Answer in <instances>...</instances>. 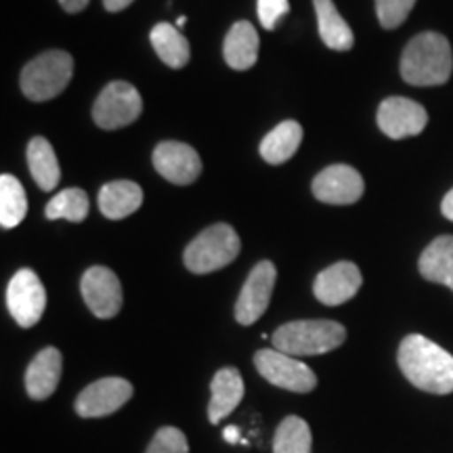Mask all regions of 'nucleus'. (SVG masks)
I'll return each mask as SVG.
<instances>
[{
    "instance_id": "nucleus-1",
    "label": "nucleus",
    "mask_w": 453,
    "mask_h": 453,
    "mask_svg": "<svg viewBox=\"0 0 453 453\" xmlns=\"http://www.w3.org/2000/svg\"><path fill=\"white\" fill-rule=\"evenodd\" d=\"M396 361L403 376L416 388L430 395L453 393V355L426 336H405Z\"/></svg>"
},
{
    "instance_id": "nucleus-2",
    "label": "nucleus",
    "mask_w": 453,
    "mask_h": 453,
    "mask_svg": "<svg viewBox=\"0 0 453 453\" xmlns=\"http://www.w3.org/2000/svg\"><path fill=\"white\" fill-rule=\"evenodd\" d=\"M453 70L451 44L443 34L422 32L411 38L401 55V76L413 87H439Z\"/></svg>"
},
{
    "instance_id": "nucleus-3",
    "label": "nucleus",
    "mask_w": 453,
    "mask_h": 453,
    "mask_svg": "<svg viewBox=\"0 0 453 453\" xmlns=\"http://www.w3.org/2000/svg\"><path fill=\"white\" fill-rule=\"evenodd\" d=\"M271 340H273V347L286 355L313 357L332 353L342 347L347 340V330L338 321L303 319L277 327Z\"/></svg>"
},
{
    "instance_id": "nucleus-4",
    "label": "nucleus",
    "mask_w": 453,
    "mask_h": 453,
    "mask_svg": "<svg viewBox=\"0 0 453 453\" xmlns=\"http://www.w3.org/2000/svg\"><path fill=\"white\" fill-rule=\"evenodd\" d=\"M242 250L240 235L231 225L219 223L203 229L189 246L185 248L183 260L191 273L206 275L231 265Z\"/></svg>"
},
{
    "instance_id": "nucleus-5",
    "label": "nucleus",
    "mask_w": 453,
    "mask_h": 453,
    "mask_svg": "<svg viewBox=\"0 0 453 453\" xmlns=\"http://www.w3.org/2000/svg\"><path fill=\"white\" fill-rule=\"evenodd\" d=\"M73 59L65 50H47L21 72V90L30 101L55 99L72 81Z\"/></svg>"
},
{
    "instance_id": "nucleus-6",
    "label": "nucleus",
    "mask_w": 453,
    "mask_h": 453,
    "mask_svg": "<svg viewBox=\"0 0 453 453\" xmlns=\"http://www.w3.org/2000/svg\"><path fill=\"white\" fill-rule=\"evenodd\" d=\"M254 365L260 376L277 388L304 395L317 387L315 372L307 364H303L298 357L286 355L277 349H260L254 355Z\"/></svg>"
},
{
    "instance_id": "nucleus-7",
    "label": "nucleus",
    "mask_w": 453,
    "mask_h": 453,
    "mask_svg": "<svg viewBox=\"0 0 453 453\" xmlns=\"http://www.w3.org/2000/svg\"><path fill=\"white\" fill-rule=\"evenodd\" d=\"M141 113H143V99L139 90L124 81L107 84L93 105V120L104 130L128 127Z\"/></svg>"
},
{
    "instance_id": "nucleus-8",
    "label": "nucleus",
    "mask_w": 453,
    "mask_h": 453,
    "mask_svg": "<svg viewBox=\"0 0 453 453\" xmlns=\"http://www.w3.org/2000/svg\"><path fill=\"white\" fill-rule=\"evenodd\" d=\"M9 313L21 327H34L47 309V290L32 269H19L7 288Z\"/></svg>"
},
{
    "instance_id": "nucleus-9",
    "label": "nucleus",
    "mask_w": 453,
    "mask_h": 453,
    "mask_svg": "<svg viewBox=\"0 0 453 453\" xmlns=\"http://www.w3.org/2000/svg\"><path fill=\"white\" fill-rule=\"evenodd\" d=\"M277 281V269L271 260H260L243 283L240 298L235 303V319L242 326L257 324L269 309L271 296Z\"/></svg>"
},
{
    "instance_id": "nucleus-10",
    "label": "nucleus",
    "mask_w": 453,
    "mask_h": 453,
    "mask_svg": "<svg viewBox=\"0 0 453 453\" xmlns=\"http://www.w3.org/2000/svg\"><path fill=\"white\" fill-rule=\"evenodd\" d=\"M81 292L90 313L99 319H111L120 313L124 296L118 275L107 267H90L82 275Z\"/></svg>"
},
{
    "instance_id": "nucleus-11",
    "label": "nucleus",
    "mask_w": 453,
    "mask_h": 453,
    "mask_svg": "<svg viewBox=\"0 0 453 453\" xmlns=\"http://www.w3.org/2000/svg\"><path fill=\"white\" fill-rule=\"evenodd\" d=\"M133 396V384L124 378H101L88 384L76 396V413L81 418H104L124 407Z\"/></svg>"
},
{
    "instance_id": "nucleus-12",
    "label": "nucleus",
    "mask_w": 453,
    "mask_h": 453,
    "mask_svg": "<svg viewBox=\"0 0 453 453\" xmlns=\"http://www.w3.org/2000/svg\"><path fill=\"white\" fill-rule=\"evenodd\" d=\"M364 191V177L347 164L327 166L313 180V196L319 202L334 203V206H349V203L359 202Z\"/></svg>"
},
{
    "instance_id": "nucleus-13",
    "label": "nucleus",
    "mask_w": 453,
    "mask_h": 453,
    "mask_svg": "<svg viewBox=\"0 0 453 453\" xmlns=\"http://www.w3.org/2000/svg\"><path fill=\"white\" fill-rule=\"evenodd\" d=\"M428 124V113L418 101L388 97L378 107V127L388 139H407L420 134Z\"/></svg>"
},
{
    "instance_id": "nucleus-14",
    "label": "nucleus",
    "mask_w": 453,
    "mask_h": 453,
    "mask_svg": "<svg viewBox=\"0 0 453 453\" xmlns=\"http://www.w3.org/2000/svg\"><path fill=\"white\" fill-rule=\"evenodd\" d=\"M154 168L170 183L191 185L200 177L202 160L191 145L180 141H162L154 150Z\"/></svg>"
},
{
    "instance_id": "nucleus-15",
    "label": "nucleus",
    "mask_w": 453,
    "mask_h": 453,
    "mask_svg": "<svg viewBox=\"0 0 453 453\" xmlns=\"http://www.w3.org/2000/svg\"><path fill=\"white\" fill-rule=\"evenodd\" d=\"M364 286V275L359 267L350 260H340L317 275L313 283V294L319 303L327 307H338V304L349 303Z\"/></svg>"
},
{
    "instance_id": "nucleus-16",
    "label": "nucleus",
    "mask_w": 453,
    "mask_h": 453,
    "mask_svg": "<svg viewBox=\"0 0 453 453\" xmlns=\"http://www.w3.org/2000/svg\"><path fill=\"white\" fill-rule=\"evenodd\" d=\"M64 370V357L55 347L42 349L26 372V390L34 401H44L55 393Z\"/></svg>"
},
{
    "instance_id": "nucleus-17",
    "label": "nucleus",
    "mask_w": 453,
    "mask_h": 453,
    "mask_svg": "<svg viewBox=\"0 0 453 453\" xmlns=\"http://www.w3.org/2000/svg\"><path fill=\"white\" fill-rule=\"evenodd\" d=\"M211 390L212 396L211 405H208V418H211V424H219L242 403L246 387H243L242 373L235 367H223L214 373Z\"/></svg>"
},
{
    "instance_id": "nucleus-18",
    "label": "nucleus",
    "mask_w": 453,
    "mask_h": 453,
    "mask_svg": "<svg viewBox=\"0 0 453 453\" xmlns=\"http://www.w3.org/2000/svg\"><path fill=\"white\" fill-rule=\"evenodd\" d=\"M258 32L250 21H237L225 38L223 55L231 70H250L258 59Z\"/></svg>"
},
{
    "instance_id": "nucleus-19",
    "label": "nucleus",
    "mask_w": 453,
    "mask_h": 453,
    "mask_svg": "<svg viewBox=\"0 0 453 453\" xmlns=\"http://www.w3.org/2000/svg\"><path fill=\"white\" fill-rule=\"evenodd\" d=\"M143 206V189L133 180H113L101 187L99 211L111 220L127 219Z\"/></svg>"
},
{
    "instance_id": "nucleus-20",
    "label": "nucleus",
    "mask_w": 453,
    "mask_h": 453,
    "mask_svg": "<svg viewBox=\"0 0 453 453\" xmlns=\"http://www.w3.org/2000/svg\"><path fill=\"white\" fill-rule=\"evenodd\" d=\"M300 143H303V127L296 120H286L277 124L267 137L260 141V156L265 162L277 166L294 157Z\"/></svg>"
},
{
    "instance_id": "nucleus-21",
    "label": "nucleus",
    "mask_w": 453,
    "mask_h": 453,
    "mask_svg": "<svg viewBox=\"0 0 453 453\" xmlns=\"http://www.w3.org/2000/svg\"><path fill=\"white\" fill-rule=\"evenodd\" d=\"M420 275L453 290V235H441L420 257Z\"/></svg>"
},
{
    "instance_id": "nucleus-22",
    "label": "nucleus",
    "mask_w": 453,
    "mask_h": 453,
    "mask_svg": "<svg viewBox=\"0 0 453 453\" xmlns=\"http://www.w3.org/2000/svg\"><path fill=\"white\" fill-rule=\"evenodd\" d=\"M317 11V26L319 36L327 49L350 50L355 44L353 30H350L342 15L338 13L336 4L332 0H313Z\"/></svg>"
},
{
    "instance_id": "nucleus-23",
    "label": "nucleus",
    "mask_w": 453,
    "mask_h": 453,
    "mask_svg": "<svg viewBox=\"0 0 453 453\" xmlns=\"http://www.w3.org/2000/svg\"><path fill=\"white\" fill-rule=\"evenodd\" d=\"M151 47L157 53V57L173 70H180V67L187 65L191 57V49L187 38L180 34L177 26L173 24H157L151 27L150 34Z\"/></svg>"
},
{
    "instance_id": "nucleus-24",
    "label": "nucleus",
    "mask_w": 453,
    "mask_h": 453,
    "mask_svg": "<svg viewBox=\"0 0 453 453\" xmlns=\"http://www.w3.org/2000/svg\"><path fill=\"white\" fill-rule=\"evenodd\" d=\"M27 166L42 191H53L61 180V168L53 145L44 137H34L27 145Z\"/></svg>"
},
{
    "instance_id": "nucleus-25",
    "label": "nucleus",
    "mask_w": 453,
    "mask_h": 453,
    "mask_svg": "<svg viewBox=\"0 0 453 453\" xmlns=\"http://www.w3.org/2000/svg\"><path fill=\"white\" fill-rule=\"evenodd\" d=\"M27 214V197L19 179L13 174L0 177V226L15 229Z\"/></svg>"
},
{
    "instance_id": "nucleus-26",
    "label": "nucleus",
    "mask_w": 453,
    "mask_h": 453,
    "mask_svg": "<svg viewBox=\"0 0 453 453\" xmlns=\"http://www.w3.org/2000/svg\"><path fill=\"white\" fill-rule=\"evenodd\" d=\"M273 453H313V434L298 416L283 418L273 437Z\"/></svg>"
},
{
    "instance_id": "nucleus-27",
    "label": "nucleus",
    "mask_w": 453,
    "mask_h": 453,
    "mask_svg": "<svg viewBox=\"0 0 453 453\" xmlns=\"http://www.w3.org/2000/svg\"><path fill=\"white\" fill-rule=\"evenodd\" d=\"M44 214H47L49 220L65 219V220H72V223H82V220L88 217L87 191L76 189V187L59 191V194L47 203Z\"/></svg>"
},
{
    "instance_id": "nucleus-28",
    "label": "nucleus",
    "mask_w": 453,
    "mask_h": 453,
    "mask_svg": "<svg viewBox=\"0 0 453 453\" xmlns=\"http://www.w3.org/2000/svg\"><path fill=\"white\" fill-rule=\"evenodd\" d=\"M416 0H376V13L382 27L395 30L410 17Z\"/></svg>"
},
{
    "instance_id": "nucleus-29",
    "label": "nucleus",
    "mask_w": 453,
    "mask_h": 453,
    "mask_svg": "<svg viewBox=\"0 0 453 453\" xmlns=\"http://www.w3.org/2000/svg\"><path fill=\"white\" fill-rule=\"evenodd\" d=\"M147 453H189V445H187L183 430L164 426L154 434L150 447H147Z\"/></svg>"
},
{
    "instance_id": "nucleus-30",
    "label": "nucleus",
    "mask_w": 453,
    "mask_h": 453,
    "mask_svg": "<svg viewBox=\"0 0 453 453\" xmlns=\"http://www.w3.org/2000/svg\"><path fill=\"white\" fill-rule=\"evenodd\" d=\"M290 11L288 0H258V19L265 30H275L283 15Z\"/></svg>"
},
{
    "instance_id": "nucleus-31",
    "label": "nucleus",
    "mask_w": 453,
    "mask_h": 453,
    "mask_svg": "<svg viewBox=\"0 0 453 453\" xmlns=\"http://www.w3.org/2000/svg\"><path fill=\"white\" fill-rule=\"evenodd\" d=\"M59 4L67 13H81L88 7V0H59Z\"/></svg>"
},
{
    "instance_id": "nucleus-32",
    "label": "nucleus",
    "mask_w": 453,
    "mask_h": 453,
    "mask_svg": "<svg viewBox=\"0 0 453 453\" xmlns=\"http://www.w3.org/2000/svg\"><path fill=\"white\" fill-rule=\"evenodd\" d=\"M130 3H134V0H104V7L105 11H110V13H118V11L127 9Z\"/></svg>"
},
{
    "instance_id": "nucleus-33",
    "label": "nucleus",
    "mask_w": 453,
    "mask_h": 453,
    "mask_svg": "<svg viewBox=\"0 0 453 453\" xmlns=\"http://www.w3.org/2000/svg\"><path fill=\"white\" fill-rule=\"evenodd\" d=\"M223 439L226 441V443H246V441H243L242 437H240V428L237 426H226L225 430H223Z\"/></svg>"
},
{
    "instance_id": "nucleus-34",
    "label": "nucleus",
    "mask_w": 453,
    "mask_h": 453,
    "mask_svg": "<svg viewBox=\"0 0 453 453\" xmlns=\"http://www.w3.org/2000/svg\"><path fill=\"white\" fill-rule=\"evenodd\" d=\"M441 212L445 214V219L453 220V189L443 197V203H441Z\"/></svg>"
},
{
    "instance_id": "nucleus-35",
    "label": "nucleus",
    "mask_w": 453,
    "mask_h": 453,
    "mask_svg": "<svg viewBox=\"0 0 453 453\" xmlns=\"http://www.w3.org/2000/svg\"><path fill=\"white\" fill-rule=\"evenodd\" d=\"M187 24V17L185 15H180L179 19H177V27H183Z\"/></svg>"
}]
</instances>
